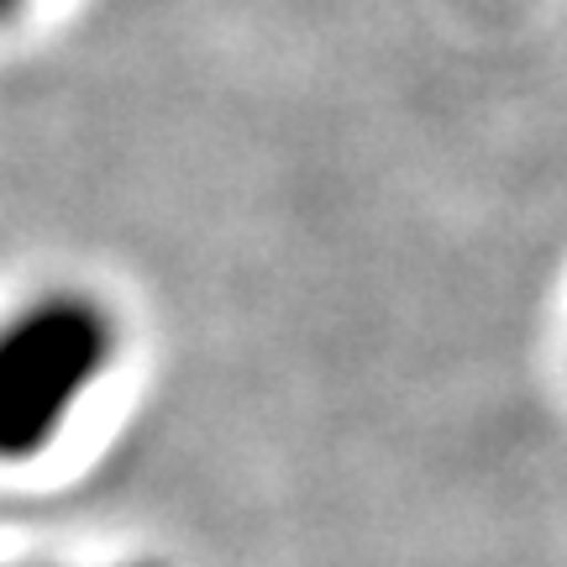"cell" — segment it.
<instances>
[{"instance_id":"6da1fadb","label":"cell","mask_w":567,"mask_h":567,"mask_svg":"<svg viewBox=\"0 0 567 567\" xmlns=\"http://www.w3.org/2000/svg\"><path fill=\"white\" fill-rule=\"evenodd\" d=\"M122 316L80 284H53L0 316V467L38 463L122 358Z\"/></svg>"},{"instance_id":"7a4b0ae2","label":"cell","mask_w":567,"mask_h":567,"mask_svg":"<svg viewBox=\"0 0 567 567\" xmlns=\"http://www.w3.org/2000/svg\"><path fill=\"white\" fill-rule=\"evenodd\" d=\"M32 6H38V0H0V32H11V27H17Z\"/></svg>"},{"instance_id":"3957f363","label":"cell","mask_w":567,"mask_h":567,"mask_svg":"<svg viewBox=\"0 0 567 567\" xmlns=\"http://www.w3.org/2000/svg\"><path fill=\"white\" fill-rule=\"evenodd\" d=\"M0 567H11V563H0Z\"/></svg>"}]
</instances>
